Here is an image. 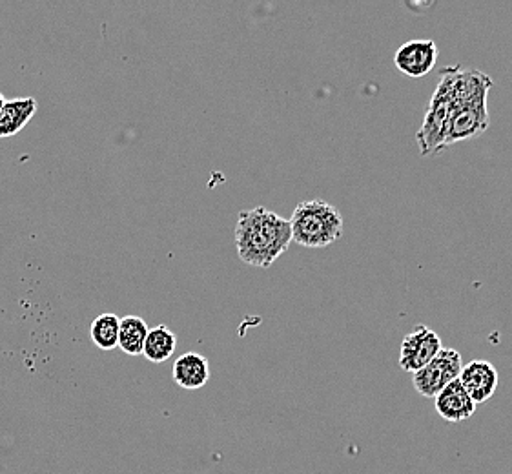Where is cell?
I'll use <instances>...</instances> for the list:
<instances>
[{
    "label": "cell",
    "instance_id": "7a4b0ae2",
    "mask_svg": "<svg viewBox=\"0 0 512 474\" xmlns=\"http://www.w3.org/2000/svg\"><path fill=\"white\" fill-rule=\"evenodd\" d=\"M292 241L307 248H327L343 236V216L338 208L323 199L303 201L292 212Z\"/></svg>",
    "mask_w": 512,
    "mask_h": 474
},
{
    "label": "cell",
    "instance_id": "30bf717a",
    "mask_svg": "<svg viewBox=\"0 0 512 474\" xmlns=\"http://www.w3.org/2000/svg\"><path fill=\"white\" fill-rule=\"evenodd\" d=\"M434 400L436 411L445 422H465L476 411V403L472 402L471 396L461 387L460 380L447 385Z\"/></svg>",
    "mask_w": 512,
    "mask_h": 474
},
{
    "label": "cell",
    "instance_id": "8fae6325",
    "mask_svg": "<svg viewBox=\"0 0 512 474\" xmlns=\"http://www.w3.org/2000/svg\"><path fill=\"white\" fill-rule=\"evenodd\" d=\"M172 374L175 383L186 391L203 389L210 380V361L206 360L203 354L186 352L175 360Z\"/></svg>",
    "mask_w": 512,
    "mask_h": 474
},
{
    "label": "cell",
    "instance_id": "2e32d148",
    "mask_svg": "<svg viewBox=\"0 0 512 474\" xmlns=\"http://www.w3.org/2000/svg\"><path fill=\"white\" fill-rule=\"evenodd\" d=\"M4 104H6V97H4V95H2V93H0V110H2V108H4Z\"/></svg>",
    "mask_w": 512,
    "mask_h": 474
},
{
    "label": "cell",
    "instance_id": "9c48e42d",
    "mask_svg": "<svg viewBox=\"0 0 512 474\" xmlns=\"http://www.w3.org/2000/svg\"><path fill=\"white\" fill-rule=\"evenodd\" d=\"M498 382V371L491 361L472 360L463 365L460 374L461 387L467 391L476 405L491 400L498 389Z\"/></svg>",
    "mask_w": 512,
    "mask_h": 474
},
{
    "label": "cell",
    "instance_id": "8992f818",
    "mask_svg": "<svg viewBox=\"0 0 512 474\" xmlns=\"http://www.w3.org/2000/svg\"><path fill=\"white\" fill-rule=\"evenodd\" d=\"M489 123L491 119H489L487 101L452 108L447 132H445V148L480 137L487 132Z\"/></svg>",
    "mask_w": 512,
    "mask_h": 474
},
{
    "label": "cell",
    "instance_id": "5bb4252c",
    "mask_svg": "<svg viewBox=\"0 0 512 474\" xmlns=\"http://www.w3.org/2000/svg\"><path fill=\"white\" fill-rule=\"evenodd\" d=\"M148 325L139 316H126L119 327V347L128 356H141L144 341L148 336Z\"/></svg>",
    "mask_w": 512,
    "mask_h": 474
},
{
    "label": "cell",
    "instance_id": "4fadbf2b",
    "mask_svg": "<svg viewBox=\"0 0 512 474\" xmlns=\"http://www.w3.org/2000/svg\"><path fill=\"white\" fill-rule=\"evenodd\" d=\"M177 347V338L174 332L166 325H157L154 329L148 330V336L144 341V358L152 363H163L174 356Z\"/></svg>",
    "mask_w": 512,
    "mask_h": 474
},
{
    "label": "cell",
    "instance_id": "6da1fadb",
    "mask_svg": "<svg viewBox=\"0 0 512 474\" xmlns=\"http://www.w3.org/2000/svg\"><path fill=\"white\" fill-rule=\"evenodd\" d=\"M292 243L290 221L265 207L239 214L236 248L239 259L250 267L268 268L281 258Z\"/></svg>",
    "mask_w": 512,
    "mask_h": 474
},
{
    "label": "cell",
    "instance_id": "9a60e30c",
    "mask_svg": "<svg viewBox=\"0 0 512 474\" xmlns=\"http://www.w3.org/2000/svg\"><path fill=\"white\" fill-rule=\"evenodd\" d=\"M119 327H121V320L112 312L97 316L92 321V329H90L93 345L101 351H112L115 347H119Z\"/></svg>",
    "mask_w": 512,
    "mask_h": 474
},
{
    "label": "cell",
    "instance_id": "7c38bea8",
    "mask_svg": "<svg viewBox=\"0 0 512 474\" xmlns=\"http://www.w3.org/2000/svg\"><path fill=\"white\" fill-rule=\"evenodd\" d=\"M37 112V101L33 97H19L6 101L0 110V139L19 134Z\"/></svg>",
    "mask_w": 512,
    "mask_h": 474
},
{
    "label": "cell",
    "instance_id": "ba28073f",
    "mask_svg": "<svg viewBox=\"0 0 512 474\" xmlns=\"http://www.w3.org/2000/svg\"><path fill=\"white\" fill-rule=\"evenodd\" d=\"M492 86L494 83L487 73L480 70H463L461 66H454L451 86L454 108L487 101Z\"/></svg>",
    "mask_w": 512,
    "mask_h": 474
},
{
    "label": "cell",
    "instance_id": "3957f363",
    "mask_svg": "<svg viewBox=\"0 0 512 474\" xmlns=\"http://www.w3.org/2000/svg\"><path fill=\"white\" fill-rule=\"evenodd\" d=\"M452 70L454 66H447L441 70L440 83L432 93L429 110L416 134L421 155L440 154L441 150H445V132L454 108L451 93Z\"/></svg>",
    "mask_w": 512,
    "mask_h": 474
},
{
    "label": "cell",
    "instance_id": "277c9868",
    "mask_svg": "<svg viewBox=\"0 0 512 474\" xmlns=\"http://www.w3.org/2000/svg\"><path fill=\"white\" fill-rule=\"evenodd\" d=\"M463 365V358L456 349H441L429 365L412 374V383L421 396L436 398L447 385L460 380Z\"/></svg>",
    "mask_w": 512,
    "mask_h": 474
},
{
    "label": "cell",
    "instance_id": "5b68a950",
    "mask_svg": "<svg viewBox=\"0 0 512 474\" xmlns=\"http://www.w3.org/2000/svg\"><path fill=\"white\" fill-rule=\"evenodd\" d=\"M441 349L443 345L438 332L429 329L427 325H416L401 343L400 367L405 372L416 374L425 365H429Z\"/></svg>",
    "mask_w": 512,
    "mask_h": 474
},
{
    "label": "cell",
    "instance_id": "52a82bcc",
    "mask_svg": "<svg viewBox=\"0 0 512 474\" xmlns=\"http://www.w3.org/2000/svg\"><path fill=\"white\" fill-rule=\"evenodd\" d=\"M438 55H440L438 44L432 39H414L401 44L398 48V52L394 55V66L403 75L420 79L436 68Z\"/></svg>",
    "mask_w": 512,
    "mask_h": 474
}]
</instances>
